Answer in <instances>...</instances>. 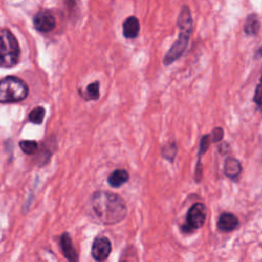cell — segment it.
<instances>
[{"label": "cell", "mask_w": 262, "mask_h": 262, "mask_svg": "<svg viewBox=\"0 0 262 262\" xmlns=\"http://www.w3.org/2000/svg\"><path fill=\"white\" fill-rule=\"evenodd\" d=\"M90 213L96 222L110 225L125 218L127 207L119 194L107 190H97L90 199Z\"/></svg>", "instance_id": "1"}, {"label": "cell", "mask_w": 262, "mask_h": 262, "mask_svg": "<svg viewBox=\"0 0 262 262\" xmlns=\"http://www.w3.org/2000/svg\"><path fill=\"white\" fill-rule=\"evenodd\" d=\"M28 85L18 77L7 76L0 83V101L2 103L18 102L27 98Z\"/></svg>", "instance_id": "2"}, {"label": "cell", "mask_w": 262, "mask_h": 262, "mask_svg": "<svg viewBox=\"0 0 262 262\" xmlns=\"http://www.w3.org/2000/svg\"><path fill=\"white\" fill-rule=\"evenodd\" d=\"M19 45L14 35L8 29L1 30L0 63L3 68H11L18 62Z\"/></svg>", "instance_id": "3"}, {"label": "cell", "mask_w": 262, "mask_h": 262, "mask_svg": "<svg viewBox=\"0 0 262 262\" xmlns=\"http://www.w3.org/2000/svg\"><path fill=\"white\" fill-rule=\"evenodd\" d=\"M207 208L202 203L193 204L186 215V222L182 226V230L185 232H190L194 229L202 227L206 221Z\"/></svg>", "instance_id": "4"}, {"label": "cell", "mask_w": 262, "mask_h": 262, "mask_svg": "<svg viewBox=\"0 0 262 262\" xmlns=\"http://www.w3.org/2000/svg\"><path fill=\"white\" fill-rule=\"evenodd\" d=\"M190 33L191 32H188V31H180L179 32V36H178L177 40L170 47L169 51L166 53V55L164 57L163 62L166 66L174 62L183 54V52L185 51V49L187 47Z\"/></svg>", "instance_id": "5"}, {"label": "cell", "mask_w": 262, "mask_h": 262, "mask_svg": "<svg viewBox=\"0 0 262 262\" xmlns=\"http://www.w3.org/2000/svg\"><path fill=\"white\" fill-rule=\"evenodd\" d=\"M33 24L35 29L41 33H49L56 26L55 17L47 10L37 12L33 18Z\"/></svg>", "instance_id": "6"}, {"label": "cell", "mask_w": 262, "mask_h": 262, "mask_svg": "<svg viewBox=\"0 0 262 262\" xmlns=\"http://www.w3.org/2000/svg\"><path fill=\"white\" fill-rule=\"evenodd\" d=\"M111 251H112V245L107 237L97 236L94 239V242L92 244L91 254H92V257L96 261H98V262L104 261L110 256Z\"/></svg>", "instance_id": "7"}, {"label": "cell", "mask_w": 262, "mask_h": 262, "mask_svg": "<svg viewBox=\"0 0 262 262\" xmlns=\"http://www.w3.org/2000/svg\"><path fill=\"white\" fill-rule=\"evenodd\" d=\"M60 247L63 256L69 262H79L78 253L76 252L72 243V238L68 232H63L60 236Z\"/></svg>", "instance_id": "8"}, {"label": "cell", "mask_w": 262, "mask_h": 262, "mask_svg": "<svg viewBox=\"0 0 262 262\" xmlns=\"http://www.w3.org/2000/svg\"><path fill=\"white\" fill-rule=\"evenodd\" d=\"M140 31L139 20L136 16H129L123 23V35L127 39H134L138 36Z\"/></svg>", "instance_id": "9"}, {"label": "cell", "mask_w": 262, "mask_h": 262, "mask_svg": "<svg viewBox=\"0 0 262 262\" xmlns=\"http://www.w3.org/2000/svg\"><path fill=\"white\" fill-rule=\"evenodd\" d=\"M217 226L221 231H232L238 226V219L231 213H223L218 219Z\"/></svg>", "instance_id": "10"}, {"label": "cell", "mask_w": 262, "mask_h": 262, "mask_svg": "<svg viewBox=\"0 0 262 262\" xmlns=\"http://www.w3.org/2000/svg\"><path fill=\"white\" fill-rule=\"evenodd\" d=\"M129 180V174L124 169L114 170L107 177V182L112 187L118 188Z\"/></svg>", "instance_id": "11"}, {"label": "cell", "mask_w": 262, "mask_h": 262, "mask_svg": "<svg viewBox=\"0 0 262 262\" xmlns=\"http://www.w3.org/2000/svg\"><path fill=\"white\" fill-rule=\"evenodd\" d=\"M177 25L179 28V31H188L191 32L192 29V17L190 10L187 6H183L181 8V11L179 12V16L177 19Z\"/></svg>", "instance_id": "12"}, {"label": "cell", "mask_w": 262, "mask_h": 262, "mask_svg": "<svg viewBox=\"0 0 262 262\" xmlns=\"http://www.w3.org/2000/svg\"><path fill=\"white\" fill-rule=\"evenodd\" d=\"M242 172V166L239 162L234 158H227L224 164V173L229 178H236Z\"/></svg>", "instance_id": "13"}, {"label": "cell", "mask_w": 262, "mask_h": 262, "mask_svg": "<svg viewBox=\"0 0 262 262\" xmlns=\"http://www.w3.org/2000/svg\"><path fill=\"white\" fill-rule=\"evenodd\" d=\"M245 33L249 36H254L258 34L260 30V19L256 14H250L245 23L244 27Z\"/></svg>", "instance_id": "14"}, {"label": "cell", "mask_w": 262, "mask_h": 262, "mask_svg": "<svg viewBox=\"0 0 262 262\" xmlns=\"http://www.w3.org/2000/svg\"><path fill=\"white\" fill-rule=\"evenodd\" d=\"M45 117V108L43 106H37L33 108L29 114V121L36 125H39L43 122Z\"/></svg>", "instance_id": "15"}, {"label": "cell", "mask_w": 262, "mask_h": 262, "mask_svg": "<svg viewBox=\"0 0 262 262\" xmlns=\"http://www.w3.org/2000/svg\"><path fill=\"white\" fill-rule=\"evenodd\" d=\"M18 144L26 155H34L38 150V143L34 140H20Z\"/></svg>", "instance_id": "16"}, {"label": "cell", "mask_w": 262, "mask_h": 262, "mask_svg": "<svg viewBox=\"0 0 262 262\" xmlns=\"http://www.w3.org/2000/svg\"><path fill=\"white\" fill-rule=\"evenodd\" d=\"M177 152V146L174 142H170L162 147V156L169 162H173Z\"/></svg>", "instance_id": "17"}, {"label": "cell", "mask_w": 262, "mask_h": 262, "mask_svg": "<svg viewBox=\"0 0 262 262\" xmlns=\"http://www.w3.org/2000/svg\"><path fill=\"white\" fill-rule=\"evenodd\" d=\"M86 97L87 99H98L99 98V82L94 81L86 87Z\"/></svg>", "instance_id": "18"}, {"label": "cell", "mask_w": 262, "mask_h": 262, "mask_svg": "<svg viewBox=\"0 0 262 262\" xmlns=\"http://www.w3.org/2000/svg\"><path fill=\"white\" fill-rule=\"evenodd\" d=\"M254 101L256 102V104L260 107H262V76H261V80L260 83L258 84L256 91H255V95H254Z\"/></svg>", "instance_id": "19"}, {"label": "cell", "mask_w": 262, "mask_h": 262, "mask_svg": "<svg viewBox=\"0 0 262 262\" xmlns=\"http://www.w3.org/2000/svg\"><path fill=\"white\" fill-rule=\"evenodd\" d=\"M223 137V130L221 128H215L212 132V140L214 142L221 140Z\"/></svg>", "instance_id": "20"}, {"label": "cell", "mask_w": 262, "mask_h": 262, "mask_svg": "<svg viewBox=\"0 0 262 262\" xmlns=\"http://www.w3.org/2000/svg\"><path fill=\"white\" fill-rule=\"evenodd\" d=\"M123 262H126V261H123Z\"/></svg>", "instance_id": "21"}]
</instances>
